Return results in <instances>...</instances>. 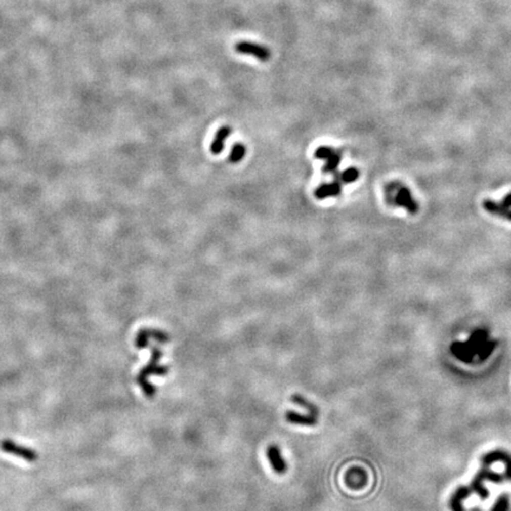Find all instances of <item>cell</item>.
Segmentation results:
<instances>
[{
    "label": "cell",
    "instance_id": "6da1fadb",
    "mask_svg": "<svg viewBox=\"0 0 511 511\" xmlns=\"http://www.w3.org/2000/svg\"><path fill=\"white\" fill-rule=\"evenodd\" d=\"M161 358H162V352L157 347H153L152 359H150L149 365L145 367L139 375V384L147 397H153L154 393H155V388H154L152 384H149L148 377L150 375H164V374L168 373V367L162 366L160 363Z\"/></svg>",
    "mask_w": 511,
    "mask_h": 511
},
{
    "label": "cell",
    "instance_id": "ba28073f",
    "mask_svg": "<svg viewBox=\"0 0 511 511\" xmlns=\"http://www.w3.org/2000/svg\"><path fill=\"white\" fill-rule=\"evenodd\" d=\"M286 421L290 423H293V425H301V426H314L317 423V416L314 414L309 415H304L300 414L295 411H288L285 414Z\"/></svg>",
    "mask_w": 511,
    "mask_h": 511
},
{
    "label": "cell",
    "instance_id": "3957f363",
    "mask_svg": "<svg viewBox=\"0 0 511 511\" xmlns=\"http://www.w3.org/2000/svg\"><path fill=\"white\" fill-rule=\"evenodd\" d=\"M504 479V477L500 474H497V472L490 471L488 469H483L476 475V477L474 478L471 484V490L475 493L481 497V498H486L489 496L488 490L485 489L484 482L485 481H491L493 483H500Z\"/></svg>",
    "mask_w": 511,
    "mask_h": 511
},
{
    "label": "cell",
    "instance_id": "30bf717a",
    "mask_svg": "<svg viewBox=\"0 0 511 511\" xmlns=\"http://www.w3.org/2000/svg\"><path fill=\"white\" fill-rule=\"evenodd\" d=\"M471 493L472 490L466 488V486H460V488H458L456 491H454L452 497H451L450 505L452 511H465L463 500L466 499Z\"/></svg>",
    "mask_w": 511,
    "mask_h": 511
},
{
    "label": "cell",
    "instance_id": "9a60e30c",
    "mask_svg": "<svg viewBox=\"0 0 511 511\" xmlns=\"http://www.w3.org/2000/svg\"><path fill=\"white\" fill-rule=\"evenodd\" d=\"M393 198L395 200V204L405 206V207H408L409 202H412V198L409 197L408 191L404 187L399 188V191L398 188H395V195Z\"/></svg>",
    "mask_w": 511,
    "mask_h": 511
},
{
    "label": "cell",
    "instance_id": "277c9868",
    "mask_svg": "<svg viewBox=\"0 0 511 511\" xmlns=\"http://www.w3.org/2000/svg\"><path fill=\"white\" fill-rule=\"evenodd\" d=\"M267 456L268 459L270 461V465L276 474L283 475L285 474L286 470H288V464L284 458H283L281 451L276 445H271L268 447L267 450Z\"/></svg>",
    "mask_w": 511,
    "mask_h": 511
},
{
    "label": "cell",
    "instance_id": "4fadbf2b",
    "mask_svg": "<svg viewBox=\"0 0 511 511\" xmlns=\"http://www.w3.org/2000/svg\"><path fill=\"white\" fill-rule=\"evenodd\" d=\"M291 401L295 402V404H297V405H300L302 408H306L307 411L310 412V414L318 416V408L316 407V405H314L313 402L307 400V399L303 398L302 395H300V394L292 395Z\"/></svg>",
    "mask_w": 511,
    "mask_h": 511
},
{
    "label": "cell",
    "instance_id": "e0dca14e",
    "mask_svg": "<svg viewBox=\"0 0 511 511\" xmlns=\"http://www.w3.org/2000/svg\"><path fill=\"white\" fill-rule=\"evenodd\" d=\"M510 509V498L507 495H502L498 497L496 503L491 507V511H509Z\"/></svg>",
    "mask_w": 511,
    "mask_h": 511
},
{
    "label": "cell",
    "instance_id": "d6986e66",
    "mask_svg": "<svg viewBox=\"0 0 511 511\" xmlns=\"http://www.w3.org/2000/svg\"><path fill=\"white\" fill-rule=\"evenodd\" d=\"M472 511H482L481 509H478V507H476V509H474Z\"/></svg>",
    "mask_w": 511,
    "mask_h": 511
},
{
    "label": "cell",
    "instance_id": "ac0fdd59",
    "mask_svg": "<svg viewBox=\"0 0 511 511\" xmlns=\"http://www.w3.org/2000/svg\"><path fill=\"white\" fill-rule=\"evenodd\" d=\"M336 152L335 149L330 148V147H318L315 152V157L320 160H327L330 157L332 154Z\"/></svg>",
    "mask_w": 511,
    "mask_h": 511
},
{
    "label": "cell",
    "instance_id": "52a82bcc",
    "mask_svg": "<svg viewBox=\"0 0 511 511\" xmlns=\"http://www.w3.org/2000/svg\"><path fill=\"white\" fill-rule=\"evenodd\" d=\"M342 192V183L341 181L336 180L334 183L330 184H323L321 186H318L315 191V197L320 200H323V199L328 197H337V195L341 194Z\"/></svg>",
    "mask_w": 511,
    "mask_h": 511
},
{
    "label": "cell",
    "instance_id": "8992f818",
    "mask_svg": "<svg viewBox=\"0 0 511 511\" xmlns=\"http://www.w3.org/2000/svg\"><path fill=\"white\" fill-rule=\"evenodd\" d=\"M496 461H503L504 465H505V474L506 477L511 479V456L507 454L506 452H503V451H493V452H490L488 454H485L484 457L482 458V463L486 465H491Z\"/></svg>",
    "mask_w": 511,
    "mask_h": 511
},
{
    "label": "cell",
    "instance_id": "8fae6325",
    "mask_svg": "<svg viewBox=\"0 0 511 511\" xmlns=\"http://www.w3.org/2000/svg\"><path fill=\"white\" fill-rule=\"evenodd\" d=\"M231 133H232V129H231L230 127H222L218 132H217L216 138H215V140H213V142L211 145L212 154L217 155V154H220L223 152L224 141L229 138V136L231 135Z\"/></svg>",
    "mask_w": 511,
    "mask_h": 511
},
{
    "label": "cell",
    "instance_id": "7c38bea8",
    "mask_svg": "<svg viewBox=\"0 0 511 511\" xmlns=\"http://www.w3.org/2000/svg\"><path fill=\"white\" fill-rule=\"evenodd\" d=\"M336 174V173H335ZM360 177V172L356 168H347L345 172H342L341 174H336L335 179L341 181L342 184H349V183H354V181L358 180V178Z\"/></svg>",
    "mask_w": 511,
    "mask_h": 511
},
{
    "label": "cell",
    "instance_id": "9c48e42d",
    "mask_svg": "<svg viewBox=\"0 0 511 511\" xmlns=\"http://www.w3.org/2000/svg\"><path fill=\"white\" fill-rule=\"evenodd\" d=\"M346 482H347V485L351 486V488H362L367 482L366 472L362 469L353 467L352 470H349L347 476H346Z\"/></svg>",
    "mask_w": 511,
    "mask_h": 511
},
{
    "label": "cell",
    "instance_id": "2e32d148",
    "mask_svg": "<svg viewBox=\"0 0 511 511\" xmlns=\"http://www.w3.org/2000/svg\"><path fill=\"white\" fill-rule=\"evenodd\" d=\"M245 154H246V148H245V146L241 145V143H237V145H234L232 147V150H231V154L229 156L230 162L231 163L239 162V161L245 156Z\"/></svg>",
    "mask_w": 511,
    "mask_h": 511
},
{
    "label": "cell",
    "instance_id": "7a4b0ae2",
    "mask_svg": "<svg viewBox=\"0 0 511 511\" xmlns=\"http://www.w3.org/2000/svg\"><path fill=\"white\" fill-rule=\"evenodd\" d=\"M234 50L239 55L244 56H252V57L258 59L261 62H268L271 58V51L268 47L254 43V41L248 40H240L234 45Z\"/></svg>",
    "mask_w": 511,
    "mask_h": 511
},
{
    "label": "cell",
    "instance_id": "5bb4252c",
    "mask_svg": "<svg viewBox=\"0 0 511 511\" xmlns=\"http://www.w3.org/2000/svg\"><path fill=\"white\" fill-rule=\"evenodd\" d=\"M341 157L342 154L339 153L338 150H336L329 159H327V163H325V166L323 168V172L328 174H335L339 162H341Z\"/></svg>",
    "mask_w": 511,
    "mask_h": 511
},
{
    "label": "cell",
    "instance_id": "5b68a950",
    "mask_svg": "<svg viewBox=\"0 0 511 511\" xmlns=\"http://www.w3.org/2000/svg\"><path fill=\"white\" fill-rule=\"evenodd\" d=\"M149 338H155L157 339V342H163V344H166V342H168V339H169L166 332L154 330V329L153 330L152 329H143V330L139 332L138 337H136V346L139 348L147 347Z\"/></svg>",
    "mask_w": 511,
    "mask_h": 511
}]
</instances>
